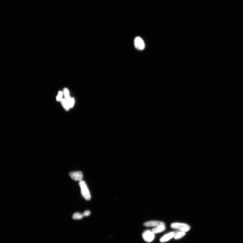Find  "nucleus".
Wrapping results in <instances>:
<instances>
[{
	"label": "nucleus",
	"instance_id": "obj_1",
	"mask_svg": "<svg viewBox=\"0 0 243 243\" xmlns=\"http://www.w3.org/2000/svg\"><path fill=\"white\" fill-rule=\"evenodd\" d=\"M79 185L83 197L87 201L90 200L91 198V195L86 183L84 181L82 180L79 182Z\"/></svg>",
	"mask_w": 243,
	"mask_h": 243
},
{
	"label": "nucleus",
	"instance_id": "obj_2",
	"mask_svg": "<svg viewBox=\"0 0 243 243\" xmlns=\"http://www.w3.org/2000/svg\"><path fill=\"white\" fill-rule=\"evenodd\" d=\"M170 226L172 229L185 232L188 231L190 229V227L189 225L184 223H172Z\"/></svg>",
	"mask_w": 243,
	"mask_h": 243
},
{
	"label": "nucleus",
	"instance_id": "obj_3",
	"mask_svg": "<svg viewBox=\"0 0 243 243\" xmlns=\"http://www.w3.org/2000/svg\"><path fill=\"white\" fill-rule=\"evenodd\" d=\"M142 238L147 242H150L153 241L154 239L155 235L152 231L147 230L144 232L142 235Z\"/></svg>",
	"mask_w": 243,
	"mask_h": 243
},
{
	"label": "nucleus",
	"instance_id": "obj_4",
	"mask_svg": "<svg viewBox=\"0 0 243 243\" xmlns=\"http://www.w3.org/2000/svg\"><path fill=\"white\" fill-rule=\"evenodd\" d=\"M134 44L135 48L139 50H142L145 47V44L143 40L139 37H137L134 39Z\"/></svg>",
	"mask_w": 243,
	"mask_h": 243
},
{
	"label": "nucleus",
	"instance_id": "obj_5",
	"mask_svg": "<svg viewBox=\"0 0 243 243\" xmlns=\"http://www.w3.org/2000/svg\"><path fill=\"white\" fill-rule=\"evenodd\" d=\"M70 176L72 179L76 181H81L83 178L82 173L80 171L72 172L69 173Z\"/></svg>",
	"mask_w": 243,
	"mask_h": 243
},
{
	"label": "nucleus",
	"instance_id": "obj_6",
	"mask_svg": "<svg viewBox=\"0 0 243 243\" xmlns=\"http://www.w3.org/2000/svg\"><path fill=\"white\" fill-rule=\"evenodd\" d=\"M163 224H165L164 222L156 221H150L143 224L144 226L148 227H157Z\"/></svg>",
	"mask_w": 243,
	"mask_h": 243
},
{
	"label": "nucleus",
	"instance_id": "obj_7",
	"mask_svg": "<svg viewBox=\"0 0 243 243\" xmlns=\"http://www.w3.org/2000/svg\"><path fill=\"white\" fill-rule=\"evenodd\" d=\"M175 235V234L174 232L169 233L165 235L164 236L162 237L160 239V242H161L163 243L168 241L170 239H172L174 237Z\"/></svg>",
	"mask_w": 243,
	"mask_h": 243
},
{
	"label": "nucleus",
	"instance_id": "obj_8",
	"mask_svg": "<svg viewBox=\"0 0 243 243\" xmlns=\"http://www.w3.org/2000/svg\"><path fill=\"white\" fill-rule=\"evenodd\" d=\"M165 229H166V227L165 226V224H163L154 227L152 230L151 231L155 234L163 232L165 230Z\"/></svg>",
	"mask_w": 243,
	"mask_h": 243
},
{
	"label": "nucleus",
	"instance_id": "obj_9",
	"mask_svg": "<svg viewBox=\"0 0 243 243\" xmlns=\"http://www.w3.org/2000/svg\"><path fill=\"white\" fill-rule=\"evenodd\" d=\"M84 216L83 214L79 213H74L72 217L74 219L79 220L81 219L84 218Z\"/></svg>",
	"mask_w": 243,
	"mask_h": 243
},
{
	"label": "nucleus",
	"instance_id": "obj_10",
	"mask_svg": "<svg viewBox=\"0 0 243 243\" xmlns=\"http://www.w3.org/2000/svg\"><path fill=\"white\" fill-rule=\"evenodd\" d=\"M186 234L185 232H178L176 234H175L174 236V239H178L182 238Z\"/></svg>",
	"mask_w": 243,
	"mask_h": 243
},
{
	"label": "nucleus",
	"instance_id": "obj_11",
	"mask_svg": "<svg viewBox=\"0 0 243 243\" xmlns=\"http://www.w3.org/2000/svg\"><path fill=\"white\" fill-rule=\"evenodd\" d=\"M64 107L67 110H68L69 109V103L67 102V101L64 99L61 100Z\"/></svg>",
	"mask_w": 243,
	"mask_h": 243
},
{
	"label": "nucleus",
	"instance_id": "obj_12",
	"mask_svg": "<svg viewBox=\"0 0 243 243\" xmlns=\"http://www.w3.org/2000/svg\"><path fill=\"white\" fill-rule=\"evenodd\" d=\"M64 96H65L66 99L67 101H68L69 99H70V97L69 92L68 90L67 89H64Z\"/></svg>",
	"mask_w": 243,
	"mask_h": 243
},
{
	"label": "nucleus",
	"instance_id": "obj_13",
	"mask_svg": "<svg viewBox=\"0 0 243 243\" xmlns=\"http://www.w3.org/2000/svg\"><path fill=\"white\" fill-rule=\"evenodd\" d=\"M68 101V102L69 107L71 108L73 107L74 103V100L73 98H70V99Z\"/></svg>",
	"mask_w": 243,
	"mask_h": 243
},
{
	"label": "nucleus",
	"instance_id": "obj_14",
	"mask_svg": "<svg viewBox=\"0 0 243 243\" xmlns=\"http://www.w3.org/2000/svg\"><path fill=\"white\" fill-rule=\"evenodd\" d=\"M63 93L61 92H59L57 97L56 99L58 101H60L62 97Z\"/></svg>",
	"mask_w": 243,
	"mask_h": 243
},
{
	"label": "nucleus",
	"instance_id": "obj_15",
	"mask_svg": "<svg viewBox=\"0 0 243 243\" xmlns=\"http://www.w3.org/2000/svg\"><path fill=\"white\" fill-rule=\"evenodd\" d=\"M83 214L84 216H89L90 215V212L89 210H86Z\"/></svg>",
	"mask_w": 243,
	"mask_h": 243
}]
</instances>
